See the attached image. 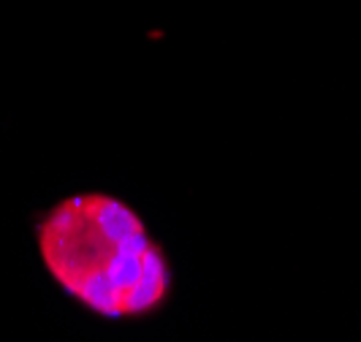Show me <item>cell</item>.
<instances>
[{
	"label": "cell",
	"mask_w": 361,
	"mask_h": 342,
	"mask_svg": "<svg viewBox=\"0 0 361 342\" xmlns=\"http://www.w3.org/2000/svg\"><path fill=\"white\" fill-rule=\"evenodd\" d=\"M36 242L49 277L101 318H142L169 299V258L117 196L63 198L38 220Z\"/></svg>",
	"instance_id": "obj_1"
}]
</instances>
